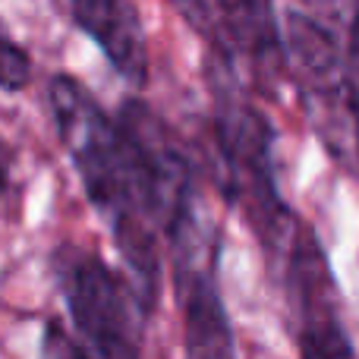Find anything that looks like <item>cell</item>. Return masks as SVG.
I'll list each match as a JSON object with an SVG mask.
<instances>
[{
    "label": "cell",
    "mask_w": 359,
    "mask_h": 359,
    "mask_svg": "<svg viewBox=\"0 0 359 359\" xmlns=\"http://www.w3.org/2000/svg\"><path fill=\"white\" fill-rule=\"evenodd\" d=\"M48 98L57 133L73 158V168L79 170L88 198L107 221L114 243L133 274V293L142 312H151L158 299V278H161L158 227L151 221L130 145L117 120L107 117L92 92L79 86L73 76H54Z\"/></svg>",
    "instance_id": "obj_1"
},
{
    "label": "cell",
    "mask_w": 359,
    "mask_h": 359,
    "mask_svg": "<svg viewBox=\"0 0 359 359\" xmlns=\"http://www.w3.org/2000/svg\"><path fill=\"white\" fill-rule=\"evenodd\" d=\"M192 252L180 259V303H183V347L186 359H236L233 331L215 287L211 262H196Z\"/></svg>",
    "instance_id": "obj_6"
},
{
    "label": "cell",
    "mask_w": 359,
    "mask_h": 359,
    "mask_svg": "<svg viewBox=\"0 0 359 359\" xmlns=\"http://www.w3.org/2000/svg\"><path fill=\"white\" fill-rule=\"evenodd\" d=\"M67 16L104 50L111 67L123 79L145 82L149 48L133 0H60Z\"/></svg>",
    "instance_id": "obj_7"
},
{
    "label": "cell",
    "mask_w": 359,
    "mask_h": 359,
    "mask_svg": "<svg viewBox=\"0 0 359 359\" xmlns=\"http://www.w3.org/2000/svg\"><path fill=\"white\" fill-rule=\"evenodd\" d=\"M215 149L221 168V189L252 224L265 246L287 243L293 217L280 202L271 168V126L265 114L249 104L236 88L215 82Z\"/></svg>",
    "instance_id": "obj_2"
},
{
    "label": "cell",
    "mask_w": 359,
    "mask_h": 359,
    "mask_svg": "<svg viewBox=\"0 0 359 359\" xmlns=\"http://www.w3.org/2000/svg\"><path fill=\"white\" fill-rule=\"evenodd\" d=\"M57 278L76 331V347L101 359H139V316L130 284L86 249L57 252Z\"/></svg>",
    "instance_id": "obj_3"
},
{
    "label": "cell",
    "mask_w": 359,
    "mask_h": 359,
    "mask_svg": "<svg viewBox=\"0 0 359 359\" xmlns=\"http://www.w3.org/2000/svg\"><path fill=\"white\" fill-rule=\"evenodd\" d=\"M211 48L227 60L249 63L262 76H274L284 63L271 0H217V29Z\"/></svg>",
    "instance_id": "obj_8"
},
{
    "label": "cell",
    "mask_w": 359,
    "mask_h": 359,
    "mask_svg": "<svg viewBox=\"0 0 359 359\" xmlns=\"http://www.w3.org/2000/svg\"><path fill=\"white\" fill-rule=\"evenodd\" d=\"M287 255V290L297 306L303 359H356L337 312L334 278L316 233L297 224Z\"/></svg>",
    "instance_id": "obj_5"
},
{
    "label": "cell",
    "mask_w": 359,
    "mask_h": 359,
    "mask_svg": "<svg viewBox=\"0 0 359 359\" xmlns=\"http://www.w3.org/2000/svg\"><path fill=\"white\" fill-rule=\"evenodd\" d=\"M284 50H290V67L297 69L306 98L325 101L322 107H334V101L344 98V54H337L334 38L316 19L290 13Z\"/></svg>",
    "instance_id": "obj_9"
},
{
    "label": "cell",
    "mask_w": 359,
    "mask_h": 359,
    "mask_svg": "<svg viewBox=\"0 0 359 359\" xmlns=\"http://www.w3.org/2000/svg\"><path fill=\"white\" fill-rule=\"evenodd\" d=\"M344 98H347V111L356 123V145H359V10L353 22H350L347 54H344Z\"/></svg>",
    "instance_id": "obj_11"
},
{
    "label": "cell",
    "mask_w": 359,
    "mask_h": 359,
    "mask_svg": "<svg viewBox=\"0 0 359 359\" xmlns=\"http://www.w3.org/2000/svg\"><path fill=\"white\" fill-rule=\"evenodd\" d=\"M117 126L133 151L139 180L145 189L151 221L170 243L186 240L196 230L192 221V177L183 149L161 117L142 101H126L120 107Z\"/></svg>",
    "instance_id": "obj_4"
},
{
    "label": "cell",
    "mask_w": 359,
    "mask_h": 359,
    "mask_svg": "<svg viewBox=\"0 0 359 359\" xmlns=\"http://www.w3.org/2000/svg\"><path fill=\"white\" fill-rule=\"evenodd\" d=\"M180 10V16L192 25L202 38H215L217 29V0H170Z\"/></svg>",
    "instance_id": "obj_12"
},
{
    "label": "cell",
    "mask_w": 359,
    "mask_h": 359,
    "mask_svg": "<svg viewBox=\"0 0 359 359\" xmlns=\"http://www.w3.org/2000/svg\"><path fill=\"white\" fill-rule=\"evenodd\" d=\"M32 79V57L22 44H16L0 22V88L6 92H19Z\"/></svg>",
    "instance_id": "obj_10"
},
{
    "label": "cell",
    "mask_w": 359,
    "mask_h": 359,
    "mask_svg": "<svg viewBox=\"0 0 359 359\" xmlns=\"http://www.w3.org/2000/svg\"><path fill=\"white\" fill-rule=\"evenodd\" d=\"M10 174H13V151H10V145L0 139V189L10 183Z\"/></svg>",
    "instance_id": "obj_13"
}]
</instances>
